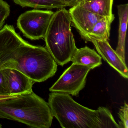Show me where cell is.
<instances>
[{"mask_svg":"<svg viewBox=\"0 0 128 128\" xmlns=\"http://www.w3.org/2000/svg\"><path fill=\"white\" fill-rule=\"evenodd\" d=\"M0 118L36 128H49L53 116L48 103L33 92L0 96Z\"/></svg>","mask_w":128,"mask_h":128,"instance_id":"obj_3","label":"cell"},{"mask_svg":"<svg viewBox=\"0 0 128 128\" xmlns=\"http://www.w3.org/2000/svg\"><path fill=\"white\" fill-rule=\"evenodd\" d=\"M71 17L65 8L54 13L44 37L46 48L61 66L71 61L77 48L71 29Z\"/></svg>","mask_w":128,"mask_h":128,"instance_id":"obj_4","label":"cell"},{"mask_svg":"<svg viewBox=\"0 0 128 128\" xmlns=\"http://www.w3.org/2000/svg\"><path fill=\"white\" fill-rule=\"evenodd\" d=\"M91 69L90 66L72 64L50 88L49 90L78 96L79 92L85 86L87 76Z\"/></svg>","mask_w":128,"mask_h":128,"instance_id":"obj_6","label":"cell"},{"mask_svg":"<svg viewBox=\"0 0 128 128\" xmlns=\"http://www.w3.org/2000/svg\"><path fill=\"white\" fill-rule=\"evenodd\" d=\"M98 53L120 74L125 78H128V70L126 62L117 54L108 43V41L92 40Z\"/></svg>","mask_w":128,"mask_h":128,"instance_id":"obj_9","label":"cell"},{"mask_svg":"<svg viewBox=\"0 0 128 128\" xmlns=\"http://www.w3.org/2000/svg\"><path fill=\"white\" fill-rule=\"evenodd\" d=\"M17 70L35 82L45 81L54 75L57 64L46 48L29 44L12 25L0 30V70Z\"/></svg>","mask_w":128,"mask_h":128,"instance_id":"obj_1","label":"cell"},{"mask_svg":"<svg viewBox=\"0 0 128 128\" xmlns=\"http://www.w3.org/2000/svg\"><path fill=\"white\" fill-rule=\"evenodd\" d=\"M114 15L103 17L94 26L90 32L84 40L86 42L92 40L108 41L110 35L111 24L114 20Z\"/></svg>","mask_w":128,"mask_h":128,"instance_id":"obj_14","label":"cell"},{"mask_svg":"<svg viewBox=\"0 0 128 128\" xmlns=\"http://www.w3.org/2000/svg\"><path fill=\"white\" fill-rule=\"evenodd\" d=\"M76 0H14L16 4L22 7H29L36 9H60L72 6Z\"/></svg>","mask_w":128,"mask_h":128,"instance_id":"obj_13","label":"cell"},{"mask_svg":"<svg viewBox=\"0 0 128 128\" xmlns=\"http://www.w3.org/2000/svg\"><path fill=\"white\" fill-rule=\"evenodd\" d=\"M68 11L73 26L84 40L96 23L103 18L76 5L72 6Z\"/></svg>","mask_w":128,"mask_h":128,"instance_id":"obj_7","label":"cell"},{"mask_svg":"<svg viewBox=\"0 0 128 128\" xmlns=\"http://www.w3.org/2000/svg\"><path fill=\"white\" fill-rule=\"evenodd\" d=\"M2 125H1V124L0 123V128H2Z\"/></svg>","mask_w":128,"mask_h":128,"instance_id":"obj_18","label":"cell"},{"mask_svg":"<svg viewBox=\"0 0 128 128\" xmlns=\"http://www.w3.org/2000/svg\"><path fill=\"white\" fill-rule=\"evenodd\" d=\"M102 58L94 49L87 46L77 48L71 59L72 64L90 66L92 69L102 64Z\"/></svg>","mask_w":128,"mask_h":128,"instance_id":"obj_11","label":"cell"},{"mask_svg":"<svg viewBox=\"0 0 128 128\" xmlns=\"http://www.w3.org/2000/svg\"><path fill=\"white\" fill-rule=\"evenodd\" d=\"M9 95H20L33 92V80L17 70L3 69Z\"/></svg>","mask_w":128,"mask_h":128,"instance_id":"obj_8","label":"cell"},{"mask_svg":"<svg viewBox=\"0 0 128 128\" xmlns=\"http://www.w3.org/2000/svg\"><path fill=\"white\" fill-rule=\"evenodd\" d=\"M118 114L120 120L118 124L120 128H128V105L126 102L120 108Z\"/></svg>","mask_w":128,"mask_h":128,"instance_id":"obj_16","label":"cell"},{"mask_svg":"<svg viewBox=\"0 0 128 128\" xmlns=\"http://www.w3.org/2000/svg\"><path fill=\"white\" fill-rule=\"evenodd\" d=\"M114 0H76L75 5L102 17L113 16Z\"/></svg>","mask_w":128,"mask_h":128,"instance_id":"obj_12","label":"cell"},{"mask_svg":"<svg viewBox=\"0 0 128 128\" xmlns=\"http://www.w3.org/2000/svg\"><path fill=\"white\" fill-rule=\"evenodd\" d=\"M48 103L52 116L62 128H120L108 108L90 109L76 102L69 94L52 92Z\"/></svg>","mask_w":128,"mask_h":128,"instance_id":"obj_2","label":"cell"},{"mask_svg":"<svg viewBox=\"0 0 128 128\" xmlns=\"http://www.w3.org/2000/svg\"><path fill=\"white\" fill-rule=\"evenodd\" d=\"M119 18L118 40L115 52L121 60L125 61V44L128 19V4L117 6Z\"/></svg>","mask_w":128,"mask_h":128,"instance_id":"obj_10","label":"cell"},{"mask_svg":"<svg viewBox=\"0 0 128 128\" xmlns=\"http://www.w3.org/2000/svg\"><path fill=\"white\" fill-rule=\"evenodd\" d=\"M54 13L50 10L26 11L18 17L17 26L24 36L31 40L44 38Z\"/></svg>","mask_w":128,"mask_h":128,"instance_id":"obj_5","label":"cell"},{"mask_svg":"<svg viewBox=\"0 0 128 128\" xmlns=\"http://www.w3.org/2000/svg\"><path fill=\"white\" fill-rule=\"evenodd\" d=\"M9 95L3 70H0V96Z\"/></svg>","mask_w":128,"mask_h":128,"instance_id":"obj_17","label":"cell"},{"mask_svg":"<svg viewBox=\"0 0 128 128\" xmlns=\"http://www.w3.org/2000/svg\"><path fill=\"white\" fill-rule=\"evenodd\" d=\"M10 12V6L3 0H0V30L2 28Z\"/></svg>","mask_w":128,"mask_h":128,"instance_id":"obj_15","label":"cell"}]
</instances>
